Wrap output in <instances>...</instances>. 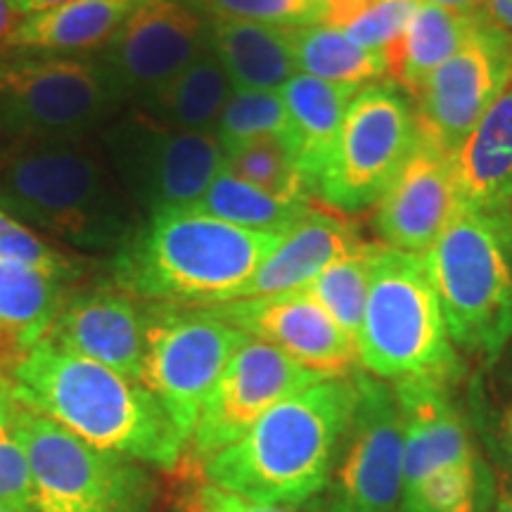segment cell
<instances>
[{"label": "cell", "mask_w": 512, "mask_h": 512, "mask_svg": "<svg viewBox=\"0 0 512 512\" xmlns=\"http://www.w3.org/2000/svg\"><path fill=\"white\" fill-rule=\"evenodd\" d=\"M19 22H22V12H19L15 0H0V53L8 48V41L15 34Z\"/></svg>", "instance_id": "cell-40"}, {"label": "cell", "mask_w": 512, "mask_h": 512, "mask_svg": "<svg viewBox=\"0 0 512 512\" xmlns=\"http://www.w3.org/2000/svg\"><path fill=\"white\" fill-rule=\"evenodd\" d=\"M496 479L482 456L403 489L401 512H494Z\"/></svg>", "instance_id": "cell-30"}, {"label": "cell", "mask_w": 512, "mask_h": 512, "mask_svg": "<svg viewBox=\"0 0 512 512\" xmlns=\"http://www.w3.org/2000/svg\"><path fill=\"white\" fill-rule=\"evenodd\" d=\"M453 159L463 204L482 211L512 209V83Z\"/></svg>", "instance_id": "cell-23"}, {"label": "cell", "mask_w": 512, "mask_h": 512, "mask_svg": "<svg viewBox=\"0 0 512 512\" xmlns=\"http://www.w3.org/2000/svg\"><path fill=\"white\" fill-rule=\"evenodd\" d=\"M230 95L233 83L209 41V46L169 86L133 110L181 131L214 133Z\"/></svg>", "instance_id": "cell-27"}, {"label": "cell", "mask_w": 512, "mask_h": 512, "mask_svg": "<svg viewBox=\"0 0 512 512\" xmlns=\"http://www.w3.org/2000/svg\"><path fill=\"white\" fill-rule=\"evenodd\" d=\"M494 512H512V489L503 491V494L496 498Z\"/></svg>", "instance_id": "cell-44"}, {"label": "cell", "mask_w": 512, "mask_h": 512, "mask_svg": "<svg viewBox=\"0 0 512 512\" xmlns=\"http://www.w3.org/2000/svg\"><path fill=\"white\" fill-rule=\"evenodd\" d=\"M48 342L140 382L145 361V304L119 287L74 292L50 325Z\"/></svg>", "instance_id": "cell-18"}, {"label": "cell", "mask_w": 512, "mask_h": 512, "mask_svg": "<svg viewBox=\"0 0 512 512\" xmlns=\"http://www.w3.org/2000/svg\"><path fill=\"white\" fill-rule=\"evenodd\" d=\"M512 83V38L479 15L477 29L415 95L418 133L456 155Z\"/></svg>", "instance_id": "cell-15"}, {"label": "cell", "mask_w": 512, "mask_h": 512, "mask_svg": "<svg viewBox=\"0 0 512 512\" xmlns=\"http://www.w3.org/2000/svg\"><path fill=\"white\" fill-rule=\"evenodd\" d=\"M204 17L292 29L323 24L325 0H188Z\"/></svg>", "instance_id": "cell-35"}, {"label": "cell", "mask_w": 512, "mask_h": 512, "mask_svg": "<svg viewBox=\"0 0 512 512\" xmlns=\"http://www.w3.org/2000/svg\"><path fill=\"white\" fill-rule=\"evenodd\" d=\"M420 3H432L439 8L463 12V15H482L486 0H420Z\"/></svg>", "instance_id": "cell-42"}, {"label": "cell", "mask_w": 512, "mask_h": 512, "mask_svg": "<svg viewBox=\"0 0 512 512\" xmlns=\"http://www.w3.org/2000/svg\"><path fill=\"white\" fill-rule=\"evenodd\" d=\"M392 389L403 415V489L479 456L451 399V384L403 380L392 382Z\"/></svg>", "instance_id": "cell-19"}, {"label": "cell", "mask_w": 512, "mask_h": 512, "mask_svg": "<svg viewBox=\"0 0 512 512\" xmlns=\"http://www.w3.org/2000/svg\"><path fill=\"white\" fill-rule=\"evenodd\" d=\"M356 401L354 375L311 384L209 458L204 482L256 503L299 508L328 489Z\"/></svg>", "instance_id": "cell-2"}, {"label": "cell", "mask_w": 512, "mask_h": 512, "mask_svg": "<svg viewBox=\"0 0 512 512\" xmlns=\"http://www.w3.org/2000/svg\"><path fill=\"white\" fill-rule=\"evenodd\" d=\"M368 245L342 214L311 209L302 221L285 230L278 247L256 268L233 302L304 290L325 268L363 252Z\"/></svg>", "instance_id": "cell-20"}, {"label": "cell", "mask_w": 512, "mask_h": 512, "mask_svg": "<svg viewBox=\"0 0 512 512\" xmlns=\"http://www.w3.org/2000/svg\"><path fill=\"white\" fill-rule=\"evenodd\" d=\"M124 107L95 55L0 53V140L10 147L91 138Z\"/></svg>", "instance_id": "cell-7"}, {"label": "cell", "mask_w": 512, "mask_h": 512, "mask_svg": "<svg viewBox=\"0 0 512 512\" xmlns=\"http://www.w3.org/2000/svg\"><path fill=\"white\" fill-rule=\"evenodd\" d=\"M150 0H72L22 17L5 50L95 55Z\"/></svg>", "instance_id": "cell-21"}, {"label": "cell", "mask_w": 512, "mask_h": 512, "mask_svg": "<svg viewBox=\"0 0 512 512\" xmlns=\"http://www.w3.org/2000/svg\"><path fill=\"white\" fill-rule=\"evenodd\" d=\"M143 304L145 361L140 382L190 446L204 399L249 335L202 306Z\"/></svg>", "instance_id": "cell-10"}, {"label": "cell", "mask_w": 512, "mask_h": 512, "mask_svg": "<svg viewBox=\"0 0 512 512\" xmlns=\"http://www.w3.org/2000/svg\"><path fill=\"white\" fill-rule=\"evenodd\" d=\"M0 261L34 268L67 283H72L81 273V266L72 261V256L48 245L41 235L19 223L3 207H0Z\"/></svg>", "instance_id": "cell-36"}, {"label": "cell", "mask_w": 512, "mask_h": 512, "mask_svg": "<svg viewBox=\"0 0 512 512\" xmlns=\"http://www.w3.org/2000/svg\"><path fill=\"white\" fill-rule=\"evenodd\" d=\"M223 169L278 200L311 202L313 197L285 140L266 138L240 147L223 157Z\"/></svg>", "instance_id": "cell-33"}, {"label": "cell", "mask_w": 512, "mask_h": 512, "mask_svg": "<svg viewBox=\"0 0 512 512\" xmlns=\"http://www.w3.org/2000/svg\"><path fill=\"white\" fill-rule=\"evenodd\" d=\"M19 403L15 399V389H12V382L8 375H0V430L12 425L15 420Z\"/></svg>", "instance_id": "cell-41"}, {"label": "cell", "mask_w": 512, "mask_h": 512, "mask_svg": "<svg viewBox=\"0 0 512 512\" xmlns=\"http://www.w3.org/2000/svg\"><path fill=\"white\" fill-rule=\"evenodd\" d=\"M418 5L420 0H325L323 24L344 31L358 46L389 53Z\"/></svg>", "instance_id": "cell-32"}, {"label": "cell", "mask_w": 512, "mask_h": 512, "mask_svg": "<svg viewBox=\"0 0 512 512\" xmlns=\"http://www.w3.org/2000/svg\"><path fill=\"white\" fill-rule=\"evenodd\" d=\"M0 512H10V510H0Z\"/></svg>", "instance_id": "cell-47"}, {"label": "cell", "mask_w": 512, "mask_h": 512, "mask_svg": "<svg viewBox=\"0 0 512 512\" xmlns=\"http://www.w3.org/2000/svg\"><path fill=\"white\" fill-rule=\"evenodd\" d=\"M358 366L389 384L458 380L460 358L448 335L425 254L384 245L377 249L358 335Z\"/></svg>", "instance_id": "cell-6"}, {"label": "cell", "mask_w": 512, "mask_h": 512, "mask_svg": "<svg viewBox=\"0 0 512 512\" xmlns=\"http://www.w3.org/2000/svg\"><path fill=\"white\" fill-rule=\"evenodd\" d=\"M477 24L479 15H463L432 3H420L403 36L387 53L389 79L415 98L441 64L458 53Z\"/></svg>", "instance_id": "cell-26"}, {"label": "cell", "mask_w": 512, "mask_h": 512, "mask_svg": "<svg viewBox=\"0 0 512 512\" xmlns=\"http://www.w3.org/2000/svg\"><path fill=\"white\" fill-rule=\"evenodd\" d=\"M358 91L361 88L339 86L306 74H294L280 88L287 110V147L313 195L330 162L349 102Z\"/></svg>", "instance_id": "cell-22"}, {"label": "cell", "mask_w": 512, "mask_h": 512, "mask_svg": "<svg viewBox=\"0 0 512 512\" xmlns=\"http://www.w3.org/2000/svg\"><path fill=\"white\" fill-rule=\"evenodd\" d=\"M72 3V0H15V5L22 12V17L34 15V12L48 10V8H57V5Z\"/></svg>", "instance_id": "cell-43"}, {"label": "cell", "mask_w": 512, "mask_h": 512, "mask_svg": "<svg viewBox=\"0 0 512 512\" xmlns=\"http://www.w3.org/2000/svg\"><path fill=\"white\" fill-rule=\"evenodd\" d=\"M209 46V19L188 0H150L95 57L121 102L138 107L169 86Z\"/></svg>", "instance_id": "cell-13"}, {"label": "cell", "mask_w": 512, "mask_h": 512, "mask_svg": "<svg viewBox=\"0 0 512 512\" xmlns=\"http://www.w3.org/2000/svg\"><path fill=\"white\" fill-rule=\"evenodd\" d=\"M418 143V119L399 86L370 83L349 102L316 195L339 214L373 207Z\"/></svg>", "instance_id": "cell-11"}, {"label": "cell", "mask_w": 512, "mask_h": 512, "mask_svg": "<svg viewBox=\"0 0 512 512\" xmlns=\"http://www.w3.org/2000/svg\"><path fill=\"white\" fill-rule=\"evenodd\" d=\"M209 41L233 91H280L297 74L287 29L209 19Z\"/></svg>", "instance_id": "cell-25"}, {"label": "cell", "mask_w": 512, "mask_h": 512, "mask_svg": "<svg viewBox=\"0 0 512 512\" xmlns=\"http://www.w3.org/2000/svg\"><path fill=\"white\" fill-rule=\"evenodd\" d=\"M320 380L325 377L299 366L280 349L247 337L202 403L188 446L190 458L202 467L245 437L273 406Z\"/></svg>", "instance_id": "cell-14"}, {"label": "cell", "mask_w": 512, "mask_h": 512, "mask_svg": "<svg viewBox=\"0 0 512 512\" xmlns=\"http://www.w3.org/2000/svg\"><path fill=\"white\" fill-rule=\"evenodd\" d=\"M358 401L328 484V512H401L403 415L392 384L356 370Z\"/></svg>", "instance_id": "cell-12"}, {"label": "cell", "mask_w": 512, "mask_h": 512, "mask_svg": "<svg viewBox=\"0 0 512 512\" xmlns=\"http://www.w3.org/2000/svg\"><path fill=\"white\" fill-rule=\"evenodd\" d=\"M67 280L0 261V375L48 335L69 297Z\"/></svg>", "instance_id": "cell-24"}, {"label": "cell", "mask_w": 512, "mask_h": 512, "mask_svg": "<svg viewBox=\"0 0 512 512\" xmlns=\"http://www.w3.org/2000/svg\"><path fill=\"white\" fill-rule=\"evenodd\" d=\"M377 249L380 245H368L363 252L337 261L304 287V292L323 306L325 313L337 323V328L356 344V349L363 316H366Z\"/></svg>", "instance_id": "cell-31"}, {"label": "cell", "mask_w": 512, "mask_h": 512, "mask_svg": "<svg viewBox=\"0 0 512 512\" xmlns=\"http://www.w3.org/2000/svg\"><path fill=\"white\" fill-rule=\"evenodd\" d=\"M223 157L266 138L285 140L287 110L280 91H233L214 131Z\"/></svg>", "instance_id": "cell-34"}, {"label": "cell", "mask_w": 512, "mask_h": 512, "mask_svg": "<svg viewBox=\"0 0 512 512\" xmlns=\"http://www.w3.org/2000/svg\"><path fill=\"white\" fill-rule=\"evenodd\" d=\"M34 472V512H152L150 467L100 451L53 420L19 406L12 420Z\"/></svg>", "instance_id": "cell-8"}, {"label": "cell", "mask_w": 512, "mask_h": 512, "mask_svg": "<svg viewBox=\"0 0 512 512\" xmlns=\"http://www.w3.org/2000/svg\"><path fill=\"white\" fill-rule=\"evenodd\" d=\"M505 434H508L510 446H512V408H510V413L505 415Z\"/></svg>", "instance_id": "cell-46"}, {"label": "cell", "mask_w": 512, "mask_h": 512, "mask_svg": "<svg viewBox=\"0 0 512 512\" xmlns=\"http://www.w3.org/2000/svg\"><path fill=\"white\" fill-rule=\"evenodd\" d=\"M501 358H505V377H508L510 384H512V342L508 344V349L503 351Z\"/></svg>", "instance_id": "cell-45"}, {"label": "cell", "mask_w": 512, "mask_h": 512, "mask_svg": "<svg viewBox=\"0 0 512 512\" xmlns=\"http://www.w3.org/2000/svg\"><path fill=\"white\" fill-rule=\"evenodd\" d=\"M195 209L216 219L233 223L238 228L264 230V233H285L313 209L311 202H287L268 192L254 188L226 169L219 171L204 192Z\"/></svg>", "instance_id": "cell-29"}, {"label": "cell", "mask_w": 512, "mask_h": 512, "mask_svg": "<svg viewBox=\"0 0 512 512\" xmlns=\"http://www.w3.org/2000/svg\"><path fill=\"white\" fill-rule=\"evenodd\" d=\"M283 233L238 228L195 207L147 214L114 252V287L147 304L233 302Z\"/></svg>", "instance_id": "cell-3"}, {"label": "cell", "mask_w": 512, "mask_h": 512, "mask_svg": "<svg viewBox=\"0 0 512 512\" xmlns=\"http://www.w3.org/2000/svg\"><path fill=\"white\" fill-rule=\"evenodd\" d=\"M178 512H306L290 505H268L256 503L238 494H230L219 486L204 482L192 486L188 494L183 496L181 510Z\"/></svg>", "instance_id": "cell-38"}, {"label": "cell", "mask_w": 512, "mask_h": 512, "mask_svg": "<svg viewBox=\"0 0 512 512\" xmlns=\"http://www.w3.org/2000/svg\"><path fill=\"white\" fill-rule=\"evenodd\" d=\"M451 342L496 361L512 342V209H458L425 252Z\"/></svg>", "instance_id": "cell-5"}, {"label": "cell", "mask_w": 512, "mask_h": 512, "mask_svg": "<svg viewBox=\"0 0 512 512\" xmlns=\"http://www.w3.org/2000/svg\"><path fill=\"white\" fill-rule=\"evenodd\" d=\"M297 74L339 83L370 86L389 76V55L358 46L356 41L328 24H306L287 29Z\"/></svg>", "instance_id": "cell-28"}, {"label": "cell", "mask_w": 512, "mask_h": 512, "mask_svg": "<svg viewBox=\"0 0 512 512\" xmlns=\"http://www.w3.org/2000/svg\"><path fill=\"white\" fill-rule=\"evenodd\" d=\"M102 157L140 214L195 207L223 169L214 133H192L128 107L95 133Z\"/></svg>", "instance_id": "cell-9"}, {"label": "cell", "mask_w": 512, "mask_h": 512, "mask_svg": "<svg viewBox=\"0 0 512 512\" xmlns=\"http://www.w3.org/2000/svg\"><path fill=\"white\" fill-rule=\"evenodd\" d=\"M482 17L491 27L512 38V0H486Z\"/></svg>", "instance_id": "cell-39"}, {"label": "cell", "mask_w": 512, "mask_h": 512, "mask_svg": "<svg viewBox=\"0 0 512 512\" xmlns=\"http://www.w3.org/2000/svg\"><path fill=\"white\" fill-rule=\"evenodd\" d=\"M0 510L34 512V472L12 425L0 430Z\"/></svg>", "instance_id": "cell-37"}, {"label": "cell", "mask_w": 512, "mask_h": 512, "mask_svg": "<svg viewBox=\"0 0 512 512\" xmlns=\"http://www.w3.org/2000/svg\"><path fill=\"white\" fill-rule=\"evenodd\" d=\"M8 377L19 406L100 451L159 470H174L188 453L174 422L143 382L69 354L46 337L19 358Z\"/></svg>", "instance_id": "cell-1"}, {"label": "cell", "mask_w": 512, "mask_h": 512, "mask_svg": "<svg viewBox=\"0 0 512 512\" xmlns=\"http://www.w3.org/2000/svg\"><path fill=\"white\" fill-rule=\"evenodd\" d=\"M0 207L79 252H117L140 223L98 143L12 145L0 157Z\"/></svg>", "instance_id": "cell-4"}, {"label": "cell", "mask_w": 512, "mask_h": 512, "mask_svg": "<svg viewBox=\"0 0 512 512\" xmlns=\"http://www.w3.org/2000/svg\"><path fill=\"white\" fill-rule=\"evenodd\" d=\"M202 309L245 335L280 349L299 366L323 375L325 380L351 377L358 370L356 344L304 290L238 299Z\"/></svg>", "instance_id": "cell-16"}, {"label": "cell", "mask_w": 512, "mask_h": 512, "mask_svg": "<svg viewBox=\"0 0 512 512\" xmlns=\"http://www.w3.org/2000/svg\"><path fill=\"white\" fill-rule=\"evenodd\" d=\"M460 207L456 159L418 133L411 157L377 202L373 226L384 247L425 254Z\"/></svg>", "instance_id": "cell-17"}]
</instances>
